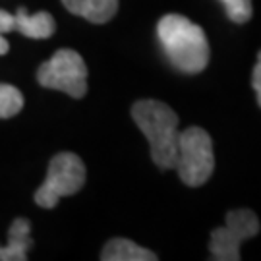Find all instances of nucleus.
<instances>
[{
	"label": "nucleus",
	"instance_id": "obj_1",
	"mask_svg": "<svg viewBox=\"0 0 261 261\" xmlns=\"http://www.w3.org/2000/svg\"><path fill=\"white\" fill-rule=\"evenodd\" d=\"M157 39L168 62L182 74H199L209 64L205 31L186 16H163L157 23Z\"/></svg>",
	"mask_w": 261,
	"mask_h": 261
},
{
	"label": "nucleus",
	"instance_id": "obj_7",
	"mask_svg": "<svg viewBox=\"0 0 261 261\" xmlns=\"http://www.w3.org/2000/svg\"><path fill=\"white\" fill-rule=\"evenodd\" d=\"M33 246L28 219H16L8 230V244L0 246V261H25Z\"/></svg>",
	"mask_w": 261,
	"mask_h": 261
},
{
	"label": "nucleus",
	"instance_id": "obj_4",
	"mask_svg": "<svg viewBox=\"0 0 261 261\" xmlns=\"http://www.w3.org/2000/svg\"><path fill=\"white\" fill-rule=\"evenodd\" d=\"M85 165L75 153L62 151L50 159L45 182L35 192V203L43 209H55L60 197L74 196L85 184Z\"/></svg>",
	"mask_w": 261,
	"mask_h": 261
},
{
	"label": "nucleus",
	"instance_id": "obj_13",
	"mask_svg": "<svg viewBox=\"0 0 261 261\" xmlns=\"http://www.w3.org/2000/svg\"><path fill=\"white\" fill-rule=\"evenodd\" d=\"M252 87L255 95H257V105L261 109V50L257 55V62L253 66V72H252Z\"/></svg>",
	"mask_w": 261,
	"mask_h": 261
},
{
	"label": "nucleus",
	"instance_id": "obj_6",
	"mask_svg": "<svg viewBox=\"0 0 261 261\" xmlns=\"http://www.w3.org/2000/svg\"><path fill=\"white\" fill-rule=\"evenodd\" d=\"M259 219L250 209H234L226 213V224L211 232L209 252L215 261H238L240 244L259 232Z\"/></svg>",
	"mask_w": 261,
	"mask_h": 261
},
{
	"label": "nucleus",
	"instance_id": "obj_11",
	"mask_svg": "<svg viewBox=\"0 0 261 261\" xmlns=\"http://www.w3.org/2000/svg\"><path fill=\"white\" fill-rule=\"evenodd\" d=\"M23 109V95L18 87L0 84V118H12Z\"/></svg>",
	"mask_w": 261,
	"mask_h": 261
},
{
	"label": "nucleus",
	"instance_id": "obj_10",
	"mask_svg": "<svg viewBox=\"0 0 261 261\" xmlns=\"http://www.w3.org/2000/svg\"><path fill=\"white\" fill-rule=\"evenodd\" d=\"M101 259L103 261H157V253L141 248V246H138V244L128 240V238H112L111 242L105 244Z\"/></svg>",
	"mask_w": 261,
	"mask_h": 261
},
{
	"label": "nucleus",
	"instance_id": "obj_3",
	"mask_svg": "<svg viewBox=\"0 0 261 261\" xmlns=\"http://www.w3.org/2000/svg\"><path fill=\"white\" fill-rule=\"evenodd\" d=\"M174 168L180 180L190 188L203 186L213 176V140L203 128L190 126L186 130H180Z\"/></svg>",
	"mask_w": 261,
	"mask_h": 261
},
{
	"label": "nucleus",
	"instance_id": "obj_14",
	"mask_svg": "<svg viewBox=\"0 0 261 261\" xmlns=\"http://www.w3.org/2000/svg\"><path fill=\"white\" fill-rule=\"evenodd\" d=\"M14 25H16V16L6 12V10H0V35H6L10 31H14Z\"/></svg>",
	"mask_w": 261,
	"mask_h": 261
},
{
	"label": "nucleus",
	"instance_id": "obj_2",
	"mask_svg": "<svg viewBox=\"0 0 261 261\" xmlns=\"http://www.w3.org/2000/svg\"><path fill=\"white\" fill-rule=\"evenodd\" d=\"M132 118L149 141L153 163L161 170L174 168L180 136L176 112L157 99H143L134 103Z\"/></svg>",
	"mask_w": 261,
	"mask_h": 261
},
{
	"label": "nucleus",
	"instance_id": "obj_5",
	"mask_svg": "<svg viewBox=\"0 0 261 261\" xmlns=\"http://www.w3.org/2000/svg\"><path fill=\"white\" fill-rule=\"evenodd\" d=\"M37 82L47 89H56L74 99H82L87 93L85 60L72 48H60L39 66Z\"/></svg>",
	"mask_w": 261,
	"mask_h": 261
},
{
	"label": "nucleus",
	"instance_id": "obj_8",
	"mask_svg": "<svg viewBox=\"0 0 261 261\" xmlns=\"http://www.w3.org/2000/svg\"><path fill=\"white\" fill-rule=\"evenodd\" d=\"M14 16H16L14 31H19L23 37L48 39V37H53V33L56 31V21L48 12L29 14L23 6H19V10Z\"/></svg>",
	"mask_w": 261,
	"mask_h": 261
},
{
	"label": "nucleus",
	"instance_id": "obj_9",
	"mask_svg": "<svg viewBox=\"0 0 261 261\" xmlns=\"http://www.w3.org/2000/svg\"><path fill=\"white\" fill-rule=\"evenodd\" d=\"M66 10L91 23H107L118 12V0H62Z\"/></svg>",
	"mask_w": 261,
	"mask_h": 261
},
{
	"label": "nucleus",
	"instance_id": "obj_12",
	"mask_svg": "<svg viewBox=\"0 0 261 261\" xmlns=\"http://www.w3.org/2000/svg\"><path fill=\"white\" fill-rule=\"evenodd\" d=\"M223 4L224 14L226 18L234 21V23H246L250 21L253 16V6H252V0H219Z\"/></svg>",
	"mask_w": 261,
	"mask_h": 261
},
{
	"label": "nucleus",
	"instance_id": "obj_15",
	"mask_svg": "<svg viewBox=\"0 0 261 261\" xmlns=\"http://www.w3.org/2000/svg\"><path fill=\"white\" fill-rule=\"evenodd\" d=\"M8 48H10V45H8V41L0 35V56L2 55H6L8 53Z\"/></svg>",
	"mask_w": 261,
	"mask_h": 261
}]
</instances>
